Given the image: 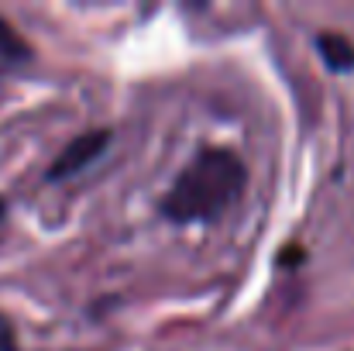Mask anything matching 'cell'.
<instances>
[{
  "mask_svg": "<svg viewBox=\"0 0 354 351\" xmlns=\"http://www.w3.org/2000/svg\"><path fill=\"white\" fill-rule=\"evenodd\" d=\"M244 186H248V165L231 148L207 145L179 169L158 210L172 224L217 221L241 200Z\"/></svg>",
  "mask_w": 354,
  "mask_h": 351,
  "instance_id": "6da1fadb",
  "label": "cell"
},
{
  "mask_svg": "<svg viewBox=\"0 0 354 351\" xmlns=\"http://www.w3.org/2000/svg\"><path fill=\"white\" fill-rule=\"evenodd\" d=\"M111 145V131H83L76 134L48 165V183H62V179H73L76 172H83L93 159H100Z\"/></svg>",
  "mask_w": 354,
  "mask_h": 351,
  "instance_id": "7a4b0ae2",
  "label": "cell"
},
{
  "mask_svg": "<svg viewBox=\"0 0 354 351\" xmlns=\"http://www.w3.org/2000/svg\"><path fill=\"white\" fill-rule=\"evenodd\" d=\"M313 48L320 55V62L330 73H351L354 69V42L341 31H320L313 38Z\"/></svg>",
  "mask_w": 354,
  "mask_h": 351,
  "instance_id": "3957f363",
  "label": "cell"
},
{
  "mask_svg": "<svg viewBox=\"0 0 354 351\" xmlns=\"http://www.w3.org/2000/svg\"><path fill=\"white\" fill-rule=\"evenodd\" d=\"M31 59V48H28V42L0 17V69H10V66H17V62H28Z\"/></svg>",
  "mask_w": 354,
  "mask_h": 351,
  "instance_id": "277c9868",
  "label": "cell"
},
{
  "mask_svg": "<svg viewBox=\"0 0 354 351\" xmlns=\"http://www.w3.org/2000/svg\"><path fill=\"white\" fill-rule=\"evenodd\" d=\"M0 351H17V338H14V327L10 321L0 314Z\"/></svg>",
  "mask_w": 354,
  "mask_h": 351,
  "instance_id": "5b68a950",
  "label": "cell"
},
{
  "mask_svg": "<svg viewBox=\"0 0 354 351\" xmlns=\"http://www.w3.org/2000/svg\"><path fill=\"white\" fill-rule=\"evenodd\" d=\"M3 210H7V207H3V200H0V221H3Z\"/></svg>",
  "mask_w": 354,
  "mask_h": 351,
  "instance_id": "8992f818",
  "label": "cell"
}]
</instances>
